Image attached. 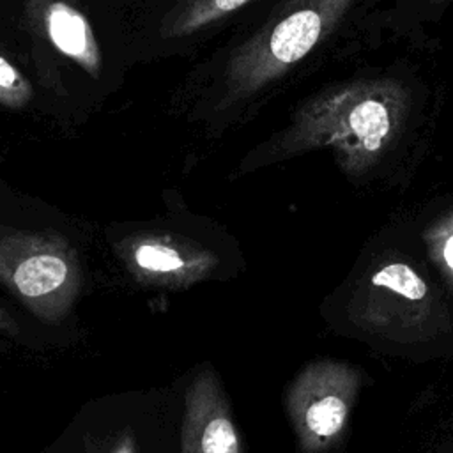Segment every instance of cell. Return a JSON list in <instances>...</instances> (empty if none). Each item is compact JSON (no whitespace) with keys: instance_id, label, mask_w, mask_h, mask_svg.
Masks as SVG:
<instances>
[{"instance_id":"6da1fadb","label":"cell","mask_w":453,"mask_h":453,"mask_svg":"<svg viewBox=\"0 0 453 453\" xmlns=\"http://www.w3.org/2000/svg\"><path fill=\"white\" fill-rule=\"evenodd\" d=\"M411 111L405 85L389 76L336 83L308 99L294 115L290 147H333L349 166L368 165L402 133Z\"/></svg>"},{"instance_id":"7a4b0ae2","label":"cell","mask_w":453,"mask_h":453,"mask_svg":"<svg viewBox=\"0 0 453 453\" xmlns=\"http://www.w3.org/2000/svg\"><path fill=\"white\" fill-rule=\"evenodd\" d=\"M356 0H288L232 57L226 69L228 99H242L281 78L322 42Z\"/></svg>"},{"instance_id":"3957f363","label":"cell","mask_w":453,"mask_h":453,"mask_svg":"<svg viewBox=\"0 0 453 453\" xmlns=\"http://www.w3.org/2000/svg\"><path fill=\"white\" fill-rule=\"evenodd\" d=\"M80 264L55 232L0 226V283L35 317L60 320L80 292Z\"/></svg>"},{"instance_id":"277c9868","label":"cell","mask_w":453,"mask_h":453,"mask_svg":"<svg viewBox=\"0 0 453 453\" xmlns=\"http://www.w3.org/2000/svg\"><path fill=\"white\" fill-rule=\"evenodd\" d=\"M124 258L138 281L168 288H184L203 280L218 262L209 250L165 234L131 239Z\"/></svg>"},{"instance_id":"5b68a950","label":"cell","mask_w":453,"mask_h":453,"mask_svg":"<svg viewBox=\"0 0 453 453\" xmlns=\"http://www.w3.org/2000/svg\"><path fill=\"white\" fill-rule=\"evenodd\" d=\"M180 446L182 453H239L237 430L211 370L200 372L186 389Z\"/></svg>"},{"instance_id":"8992f818","label":"cell","mask_w":453,"mask_h":453,"mask_svg":"<svg viewBox=\"0 0 453 453\" xmlns=\"http://www.w3.org/2000/svg\"><path fill=\"white\" fill-rule=\"evenodd\" d=\"M44 25L53 46L78 62L87 73L97 74L101 57L87 18L64 2H53L44 14Z\"/></svg>"},{"instance_id":"52a82bcc","label":"cell","mask_w":453,"mask_h":453,"mask_svg":"<svg viewBox=\"0 0 453 453\" xmlns=\"http://www.w3.org/2000/svg\"><path fill=\"white\" fill-rule=\"evenodd\" d=\"M250 0H191L177 18V21L172 25L170 34H188L193 30H198L221 16L237 11Z\"/></svg>"},{"instance_id":"ba28073f","label":"cell","mask_w":453,"mask_h":453,"mask_svg":"<svg viewBox=\"0 0 453 453\" xmlns=\"http://www.w3.org/2000/svg\"><path fill=\"white\" fill-rule=\"evenodd\" d=\"M345 419V403L338 396H324L310 403L304 411V425L319 437L338 432Z\"/></svg>"},{"instance_id":"9c48e42d","label":"cell","mask_w":453,"mask_h":453,"mask_svg":"<svg viewBox=\"0 0 453 453\" xmlns=\"http://www.w3.org/2000/svg\"><path fill=\"white\" fill-rule=\"evenodd\" d=\"M372 281L379 287L391 288L393 292L407 297V299H423L426 294V285L421 281V278L405 264H389L382 267Z\"/></svg>"},{"instance_id":"30bf717a","label":"cell","mask_w":453,"mask_h":453,"mask_svg":"<svg viewBox=\"0 0 453 453\" xmlns=\"http://www.w3.org/2000/svg\"><path fill=\"white\" fill-rule=\"evenodd\" d=\"M32 97L28 80L0 55V103L12 108H21Z\"/></svg>"},{"instance_id":"8fae6325","label":"cell","mask_w":453,"mask_h":453,"mask_svg":"<svg viewBox=\"0 0 453 453\" xmlns=\"http://www.w3.org/2000/svg\"><path fill=\"white\" fill-rule=\"evenodd\" d=\"M111 453H134L131 439H124L122 442H119V446Z\"/></svg>"},{"instance_id":"7c38bea8","label":"cell","mask_w":453,"mask_h":453,"mask_svg":"<svg viewBox=\"0 0 453 453\" xmlns=\"http://www.w3.org/2000/svg\"><path fill=\"white\" fill-rule=\"evenodd\" d=\"M0 329H14L12 319H11L9 313H5L2 308H0Z\"/></svg>"},{"instance_id":"4fadbf2b","label":"cell","mask_w":453,"mask_h":453,"mask_svg":"<svg viewBox=\"0 0 453 453\" xmlns=\"http://www.w3.org/2000/svg\"><path fill=\"white\" fill-rule=\"evenodd\" d=\"M444 258H446V262L449 264V267L453 269V237L446 242V248H444Z\"/></svg>"},{"instance_id":"5bb4252c","label":"cell","mask_w":453,"mask_h":453,"mask_svg":"<svg viewBox=\"0 0 453 453\" xmlns=\"http://www.w3.org/2000/svg\"><path fill=\"white\" fill-rule=\"evenodd\" d=\"M430 2H434V4H446L448 0H430Z\"/></svg>"}]
</instances>
